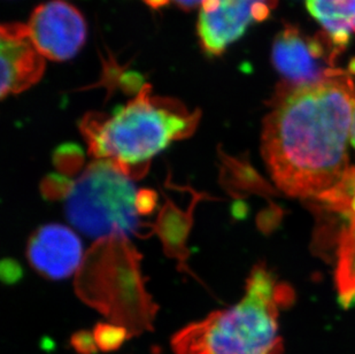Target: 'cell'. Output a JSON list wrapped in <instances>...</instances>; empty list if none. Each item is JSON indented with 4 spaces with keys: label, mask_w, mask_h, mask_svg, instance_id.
<instances>
[{
    "label": "cell",
    "mask_w": 355,
    "mask_h": 354,
    "mask_svg": "<svg viewBox=\"0 0 355 354\" xmlns=\"http://www.w3.org/2000/svg\"><path fill=\"white\" fill-rule=\"evenodd\" d=\"M71 343H73L75 350L80 354H92L96 352V348H97L94 334H90L87 331H82V332L74 335L71 338Z\"/></svg>",
    "instance_id": "cell-12"
},
{
    "label": "cell",
    "mask_w": 355,
    "mask_h": 354,
    "mask_svg": "<svg viewBox=\"0 0 355 354\" xmlns=\"http://www.w3.org/2000/svg\"><path fill=\"white\" fill-rule=\"evenodd\" d=\"M200 112L181 101L155 96L145 84L134 99L111 114L92 113L80 127L97 160L111 161L130 177H141L152 159L169 144L193 134Z\"/></svg>",
    "instance_id": "cell-2"
},
{
    "label": "cell",
    "mask_w": 355,
    "mask_h": 354,
    "mask_svg": "<svg viewBox=\"0 0 355 354\" xmlns=\"http://www.w3.org/2000/svg\"><path fill=\"white\" fill-rule=\"evenodd\" d=\"M155 194L151 191L141 190L138 192L137 208L141 215L150 213L155 208Z\"/></svg>",
    "instance_id": "cell-13"
},
{
    "label": "cell",
    "mask_w": 355,
    "mask_h": 354,
    "mask_svg": "<svg viewBox=\"0 0 355 354\" xmlns=\"http://www.w3.org/2000/svg\"><path fill=\"white\" fill-rule=\"evenodd\" d=\"M31 266L52 280L67 278L83 264V246L78 235L61 224L40 227L28 244Z\"/></svg>",
    "instance_id": "cell-8"
},
{
    "label": "cell",
    "mask_w": 355,
    "mask_h": 354,
    "mask_svg": "<svg viewBox=\"0 0 355 354\" xmlns=\"http://www.w3.org/2000/svg\"><path fill=\"white\" fill-rule=\"evenodd\" d=\"M272 0H204L198 37L208 57H218L255 22L268 17Z\"/></svg>",
    "instance_id": "cell-5"
},
{
    "label": "cell",
    "mask_w": 355,
    "mask_h": 354,
    "mask_svg": "<svg viewBox=\"0 0 355 354\" xmlns=\"http://www.w3.org/2000/svg\"><path fill=\"white\" fill-rule=\"evenodd\" d=\"M1 98L21 94L40 82L46 62L27 24H5L0 31Z\"/></svg>",
    "instance_id": "cell-7"
},
{
    "label": "cell",
    "mask_w": 355,
    "mask_h": 354,
    "mask_svg": "<svg viewBox=\"0 0 355 354\" xmlns=\"http://www.w3.org/2000/svg\"><path fill=\"white\" fill-rule=\"evenodd\" d=\"M131 178L111 161H94L73 182L66 201L68 220L99 241L138 234L143 224Z\"/></svg>",
    "instance_id": "cell-4"
},
{
    "label": "cell",
    "mask_w": 355,
    "mask_h": 354,
    "mask_svg": "<svg viewBox=\"0 0 355 354\" xmlns=\"http://www.w3.org/2000/svg\"><path fill=\"white\" fill-rule=\"evenodd\" d=\"M145 3H148V6L155 8V10H159L161 7H164L168 5L169 0H144Z\"/></svg>",
    "instance_id": "cell-15"
},
{
    "label": "cell",
    "mask_w": 355,
    "mask_h": 354,
    "mask_svg": "<svg viewBox=\"0 0 355 354\" xmlns=\"http://www.w3.org/2000/svg\"><path fill=\"white\" fill-rule=\"evenodd\" d=\"M355 91L349 77L285 87L262 129L269 174L290 197L324 201L349 174Z\"/></svg>",
    "instance_id": "cell-1"
},
{
    "label": "cell",
    "mask_w": 355,
    "mask_h": 354,
    "mask_svg": "<svg viewBox=\"0 0 355 354\" xmlns=\"http://www.w3.org/2000/svg\"><path fill=\"white\" fill-rule=\"evenodd\" d=\"M204 0H169V3H175L178 7H181L182 10H193L196 7L201 6Z\"/></svg>",
    "instance_id": "cell-14"
},
{
    "label": "cell",
    "mask_w": 355,
    "mask_h": 354,
    "mask_svg": "<svg viewBox=\"0 0 355 354\" xmlns=\"http://www.w3.org/2000/svg\"><path fill=\"white\" fill-rule=\"evenodd\" d=\"M129 331L118 324H98L94 331V337L98 348L105 352L120 348L127 339Z\"/></svg>",
    "instance_id": "cell-11"
},
{
    "label": "cell",
    "mask_w": 355,
    "mask_h": 354,
    "mask_svg": "<svg viewBox=\"0 0 355 354\" xmlns=\"http://www.w3.org/2000/svg\"><path fill=\"white\" fill-rule=\"evenodd\" d=\"M306 5L338 47L355 34V0H306Z\"/></svg>",
    "instance_id": "cell-10"
},
{
    "label": "cell",
    "mask_w": 355,
    "mask_h": 354,
    "mask_svg": "<svg viewBox=\"0 0 355 354\" xmlns=\"http://www.w3.org/2000/svg\"><path fill=\"white\" fill-rule=\"evenodd\" d=\"M293 301V291L265 266L251 271L244 297L183 328L171 345L176 354H282L278 317Z\"/></svg>",
    "instance_id": "cell-3"
},
{
    "label": "cell",
    "mask_w": 355,
    "mask_h": 354,
    "mask_svg": "<svg viewBox=\"0 0 355 354\" xmlns=\"http://www.w3.org/2000/svg\"><path fill=\"white\" fill-rule=\"evenodd\" d=\"M27 26L38 51L50 60H69L87 40L83 15L76 7L61 0L36 7Z\"/></svg>",
    "instance_id": "cell-6"
},
{
    "label": "cell",
    "mask_w": 355,
    "mask_h": 354,
    "mask_svg": "<svg viewBox=\"0 0 355 354\" xmlns=\"http://www.w3.org/2000/svg\"><path fill=\"white\" fill-rule=\"evenodd\" d=\"M349 222H351V228L355 233V196L351 201V206H349Z\"/></svg>",
    "instance_id": "cell-16"
},
{
    "label": "cell",
    "mask_w": 355,
    "mask_h": 354,
    "mask_svg": "<svg viewBox=\"0 0 355 354\" xmlns=\"http://www.w3.org/2000/svg\"><path fill=\"white\" fill-rule=\"evenodd\" d=\"M272 61L292 85L318 83L329 78L323 76L320 44L307 40L295 29H286L278 35L272 47Z\"/></svg>",
    "instance_id": "cell-9"
},
{
    "label": "cell",
    "mask_w": 355,
    "mask_h": 354,
    "mask_svg": "<svg viewBox=\"0 0 355 354\" xmlns=\"http://www.w3.org/2000/svg\"><path fill=\"white\" fill-rule=\"evenodd\" d=\"M351 143L355 147V108L354 113H353L352 129H351Z\"/></svg>",
    "instance_id": "cell-17"
}]
</instances>
